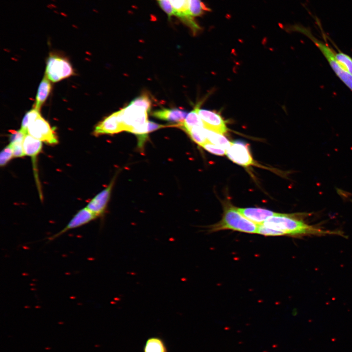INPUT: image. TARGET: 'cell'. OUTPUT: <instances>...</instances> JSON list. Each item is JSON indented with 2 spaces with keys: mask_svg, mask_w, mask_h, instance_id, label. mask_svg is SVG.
<instances>
[{
  "mask_svg": "<svg viewBox=\"0 0 352 352\" xmlns=\"http://www.w3.org/2000/svg\"><path fill=\"white\" fill-rule=\"evenodd\" d=\"M188 113L187 111L180 109L163 108L153 111L152 115L159 119L179 124L184 121Z\"/></svg>",
  "mask_w": 352,
  "mask_h": 352,
  "instance_id": "obj_14",
  "label": "cell"
},
{
  "mask_svg": "<svg viewBox=\"0 0 352 352\" xmlns=\"http://www.w3.org/2000/svg\"><path fill=\"white\" fill-rule=\"evenodd\" d=\"M52 0V1H54V2L56 1V0Z\"/></svg>",
  "mask_w": 352,
  "mask_h": 352,
  "instance_id": "obj_35",
  "label": "cell"
},
{
  "mask_svg": "<svg viewBox=\"0 0 352 352\" xmlns=\"http://www.w3.org/2000/svg\"><path fill=\"white\" fill-rule=\"evenodd\" d=\"M257 233L269 236H284L282 232L267 227L263 224L258 225Z\"/></svg>",
  "mask_w": 352,
  "mask_h": 352,
  "instance_id": "obj_27",
  "label": "cell"
},
{
  "mask_svg": "<svg viewBox=\"0 0 352 352\" xmlns=\"http://www.w3.org/2000/svg\"><path fill=\"white\" fill-rule=\"evenodd\" d=\"M198 112L205 128L222 134L227 132V128L225 122L219 113L214 111L199 108Z\"/></svg>",
  "mask_w": 352,
  "mask_h": 352,
  "instance_id": "obj_10",
  "label": "cell"
},
{
  "mask_svg": "<svg viewBox=\"0 0 352 352\" xmlns=\"http://www.w3.org/2000/svg\"><path fill=\"white\" fill-rule=\"evenodd\" d=\"M23 148L25 155L35 158L42 150V142L27 134L23 141Z\"/></svg>",
  "mask_w": 352,
  "mask_h": 352,
  "instance_id": "obj_16",
  "label": "cell"
},
{
  "mask_svg": "<svg viewBox=\"0 0 352 352\" xmlns=\"http://www.w3.org/2000/svg\"><path fill=\"white\" fill-rule=\"evenodd\" d=\"M22 143L23 142H21L10 143L13 149L14 157H21L25 156Z\"/></svg>",
  "mask_w": 352,
  "mask_h": 352,
  "instance_id": "obj_29",
  "label": "cell"
},
{
  "mask_svg": "<svg viewBox=\"0 0 352 352\" xmlns=\"http://www.w3.org/2000/svg\"><path fill=\"white\" fill-rule=\"evenodd\" d=\"M188 4L190 13L194 18L200 17L210 10L201 0H188Z\"/></svg>",
  "mask_w": 352,
  "mask_h": 352,
  "instance_id": "obj_20",
  "label": "cell"
},
{
  "mask_svg": "<svg viewBox=\"0 0 352 352\" xmlns=\"http://www.w3.org/2000/svg\"><path fill=\"white\" fill-rule=\"evenodd\" d=\"M237 209L242 215L257 225L263 224L267 219L278 213L260 208H237Z\"/></svg>",
  "mask_w": 352,
  "mask_h": 352,
  "instance_id": "obj_13",
  "label": "cell"
},
{
  "mask_svg": "<svg viewBox=\"0 0 352 352\" xmlns=\"http://www.w3.org/2000/svg\"><path fill=\"white\" fill-rule=\"evenodd\" d=\"M160 8L168 15L169 20L174 15L173 9L170 0H156Z\"/></svg>",
  "mask_w": 352,
  "mask_h": 352,
  "instance_id": "obj_28",
  "label": "cell"
},
{
  "mask_svg": "<svg viewBox=\"0 0 352 352\" xmlns=\"http://www.w3.org/2000/svg\"><path fill=\"white\" fill-rule=\"evenodd\" d=\"M130 104L142 107L150 110L152 106V101L147 94H143L133 99Z\"/></svg>",
  "mask_w": 352,
  "mask_h": 352,
  "instance_id": "obj_24",
  "label": "cell"
},
{
  "mask_svg": "<svg viewBox=\"0 0 352 352\" xmlns=\"http://www.w3.org/2000/svg\"><path fill=\"white\" fill-rule=\"evenodd\" d=\"M201 146L208 152L216 155L222 156L225 155L226 153V151L225 149L208 141Z\"/></svg>",
  "mask_w": 352,
  "mask_h": 352,
  "instance_id": "obj_26",
  "label": "cell"
},
{
  "mask_svg": "<svg viewBox=\"0 0 352 352\" xmlns=\"http://www.w3.org/2000/svg\"><path fill=\"white\" fill-rule=\"evenodd\" d=\"M258 225L249 220L232 205L224 208L221 220L210 227V231L215 232L230 229L241 232L256 234Z\"/></svg>",
  "mask_w": 352,
  "mask_h": 352,
  "instance_id": "obj_3",
  "label": "cell"
},
{
  "mask_svg": "<svg viewBox=\"0 0 352 352\" xmlns=\"http://www.w3.org/2000/svg\"><path fill=\"white\" fill-rule=\"evenodd\" d=\"M144 352H167V349L162 339L158 337H152L146 341Z\"/></svg>",
  "mask_w": 352,
  "mask_h": 352,
  "instance_id": "obj_19",
  "label": "cell"
},
{
  "mask_svg": "<svg viewBox=\"0 0 352 352\" xmlns=\"http://www.w3.org/2000/svg\"><path fill=\"white\" fill-rule=\"evenodd\" d=\"M199 107V104L196 105L194 109L187 114L184 121L177 124L176 126L179 127L186 132L194 127H204L203 123L198 112Z\"/></svg>",
  "mask_w": 352,
  "mask_h": 352,
  "instance_id": "obj_15",
  "label": "cell"
},
{
  "mask_svg": "<svg viewBox=\"0 0 352 352\" xmlns=\"http://www.w3.org/2000/svg\"><path fill=\"white\" fill-rule=\"evenodd\" d=\"M115 177V176L113 177L106 188L92 198L86 206L97 217L101 215L105 211L110 200Z\"/></svg>",
  "mask_w": 352,
  "mask_h": 352,
  "instance_id": "obj_11",
  "label": "cell"
},
{
  "mask_svg": "<svg viewBox=\"0 0 352 352\" xmlns=\"http://www.w3.org/2000/svg\"><path fill=\"white\" fill-rule=\"evenodd\" d=\"M282 232L284 236L326 235L340 234L335 231L324 230L305 222L299 215L278 213L262 224Z\"/></svg>",
  "mask_w": 352,
  "mask_h": 352,
  "instance_id": "obj_1",
  "label": "cell"
},
{
  "mask_svg": "<svg viewBox=\"0 0 352 352\" xmlns=\"http://www.w3.org/2000/svg\"><path fill=\"white\" fill-rule=\"evenodd\" d=\"M124 131L136 135L140 134L145 129L148 121V113L145 108L129 104L119 110Z\"/></svg>",
  "mask_w": 352,
  "mask_h": 352,
  "instance_id": "obj_4",
  "label": "cell"
},
{
  "mask_svg": "<svg viewBox=\"0 0 352 352\" xmlns=\"http://www.w3.org/2000/svg\"><path fill=\"white\" fill-rule=\"evenodd\" d=\"M191 138L200 146H202L208 140L204 131V127H196L186 132Z\"/></svg>",
  "mask_w": 352,
  "mask_h": 352,
  "instance_id": "obj_21",
  "label": "cell"
},
{
  "mask_svg": "<svg viewBox=\"0 0 352 352\" xmlns=\"http://www.w3.org/2000/svg\"><path fill=\"white\" fill-rule=\"evenodd\" d=\"M40 110L35 108L28 111L23 116L21 124V129L27 133V128L28 126L39 116L41 115Z\"/></svg>",
  "mask_w": 352,
  "mask_h": 352,
  "instance_id": "obj_23",
  "label": "cell"
},
{
  "mask_svg": "<svg viewBox=\"0 0 352 352\" xmlns=\"http://www.w3.org/2000/svg\"><path fill=\"white\" fill-rule=\"evenodd\" d=\"M27 133L47 144L55 145L58 143V137L55 130L41 115L28 126Z\"/></svg>",
  "mask_w": 352,
  "mask_h": 352,
  "instance_id": "obj_6",
  "label": "cell"
},
{
  "mask_svg": "<svg viewBox=\"0 0 352 352\" xmlns=\"http://www.w3.org/2000/svg\"><path fill=\"white\" fill-rule=\"evenodd\" d=\"M124 131L120 115V111L112 113L100 121L94 128L93 134L98 136L102 134H113Z\"/></svg>",
  "mask_w": 352,
  "mask_h": 352,
  "instance_id": "obj_9",
  "label": "cell"
},
{
  "mask_svg": "<svg viewBox=\"0 0 352 352\" xmlns=\"http://www.w3.org/2000/svg\"><path fill=\"white\" fill-rule=\"evenodd\" d=\"M28 134L21 129L18 131H12L10 136V143L21 142H23L25 135Z\"/></svg>",
  "mask_w": 352,
  "mask_h": 352,
  "instance_id": "obj_30",
  "label": "cell"
},
{
  "mask_svg": "<svg viewBox=\"0 0 352 352\" xmlns=\"http://www.w3.org/2000/svg\"><path fill=\"white\" fill-rule=\"evenodd\" d=\"M51 88L50 80L45 74L38 88L34 108L40 110L49 94Z\"/></svg>",
  "mask_w": 352,
  "mask_h": 352,
  "instance_id": "obj_17",
  "label": "cell"
},
{
  "mask_svg": "<svg viewBox=\"0 0 352 352\" xmlns=\"http://www.w3.org/2000/svg\"><path fill=\"white\" fill-rule=\"evenodd\" d=\"M46 6H47V8H49V9H52V8H53V7H52V6L50 4H47Z\"/></svg>",
  "mask_w": 352,
  "mask_h": 352,
  "instance_id": "obj_33",
  "label": "cell"
},
{
  "mask_svg": "<svg viewBox=\"0 0 352 352\" xmlns=\"http://www.w3.org/2000/svg\"><path fill=\"white\" fill-rule=\"evenodd\" d=\"M96 218L97 217L86 207L80 210L62 230L53 235L48 239L49 241L54 240L68 230L83 226Z\"/></svg>",
  "mask_w": 352,
  "mask_h": 352,
  "instance_id": "obj_12",
  "label": "cell"
},
{
  "mask_svg": "<svg viewBox=\"0 0 352 352\" xmlns=\"http://www.w3.org/2000/svg\"><path fill=\"white\" fill-rule=\"evenodd\" d=\"M73 73L72 67L66 59L55 55H50L48 58L45 74L50 81L57 82Z\"/></svg>",
  "mask_w": 352,
  "mask_h": 352,
  "instance_id": "obj_5",
  "label": "cell"
},
{
  "mask_svg": "<svg viewBox=\"0 0 352 352\" xmlns=\"http://www.w3.org/2000/svg\"><path fill=\"white\" fill-rule=\"evenodd\" d=\"M226 154L231 161L240 165L247 167L254 164L248 146L242 141L232 142Z\"/></svg>",
  "mask_w": 352,
  "mask_h": 352,
  "instance_id": "obj_7",
  "label": "cell"
},
{
  "mask_svg": "<svg viewBox=\"0 0 352 352\" xmlns=\"http://www.w3.org/2000/svg\"><path fill=\"white\" fill-rule=\"evenodd\" d=\"M50 4L52 6V7H53V8H57V6L55 4H53V3H50Z\"/></svg>",
  "mask_w": 352,
  "mask_h": 352,
  "instance_id": "obj_32",
  "label": "cell"
},
{
  "mask_svg": "<svg viewBox=\"0 0 352 352\" xmlns=\"http://www.w3.org/2000/svg\"><path fill=\"white\" fill-rule=\"evenodd\" d=\"M204 131L209 142L221 147L226 151L230 147L232 142H230L223 134L204 127Z\"/></svg>",
  "mask_w": 352,
  "mask_h": 352,
  "instance_id": "obj_18",
  "label": "cell"
},
{
  "mask_svg": "<svg viewBox=\"0 0 352 352\" xmlns=\"http://www.w3.org/2000/svg\"><path fill=\"white\" fill-rule=\"evenodd\" d=\"M60 14H61L62 16H63V17H67V15L65 13H64V12H61L60 13Z\"/></svg>",
  "mask_w": 352,
  "mask_h": 352,
  "instance_id": "obj_31",
  "label": "cell"
},
{
  "mask_svg": "<svg viewBox=\"0 0 352 352\" xmlns=\"http://www.w3.org/2000/svg\"><path fill=\"white\" fill-rule=\"evenodd\" d=\"M173 9L174 15L179 20L192 31L193 35H196L201 30V27L196 22L189 12L188 0H170Z\"/></svg>",
  "mask_w": 352,
  "mask_h": 352,
  "instance_id": "obj_8",
  "label": "cell"
},
{
  "mask_svg": "<svg viewBox=\"0 0 352 352\" xmlns=\"http://www.w3.org/2000/svg\"><path fill=\"white\" fill-rule=\"evenodd\" d=\"M53 12H54L55 13L57 14H60L59 12H58V11H56V10H54Z\"/></svg>",
  "mask_w": 352,
  "mask_h": 352,
  "instance_id": "obj_34",
  "label": "cell"
},
{
  "mask_svg": "<svg viewBox=\"0 0 352 352\" xmlns=\"http://www.w3.org/2000/svg\"><path fill=\"white\" fill-rule=\"evenodd\" d=\"M335 57L344 68L352 75V58L340 50L335 51Z\"/></svg>",
  "mask_w": 352,
  "mask_h": 352,
  "instance_id": "obj_22",
  "label": "cell"
},
{
  "mask_svg": "<svg viewBox=\"0 0 352 352\" xmlns=\"http://www.w3.org/2000/svg\"><path fill=\"white\" fill-rule=\"evenodd\" d=\"M288 29L289 31L300 32L309 38L322 52L337 77L352 91V75L347 71L336 60L335 51L327 42L324 43L316 38L309 28L301 24L290 25Z\"/></svg>",
  "mask_w": 352,
  "mask_h": 352,
  "instance_id": "obj_2",
  "label": "cell"
},
{
  "mask_svg": "<svg viewBox=\"0 0 352 352\" xmlns=\"http://www.w3.org/2000/svg\"><path fill=\"white\" fill-rule=\"evenodd\" d=\"M13 152L11 145L9 144L5 146L0 154V165L1 167L5 166L13 158Z\"/></svg>",
  "mask_w": 352,
  "mask_h": 352,
  "instance_id": "obj_25",
  "label": "cell"
}]
</instances>
